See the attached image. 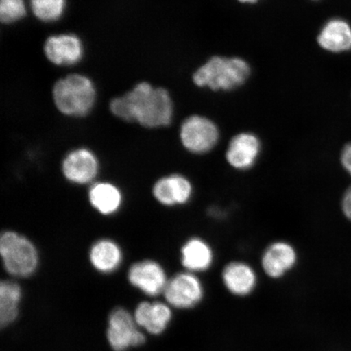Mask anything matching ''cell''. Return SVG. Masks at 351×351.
<instances>
[{"mask_svg": "<svg viewBox=\"0 0 351 351\" xmlns=\"http://www.w3.org/2000/svg\"><path fill=\"white\" fill-rule=\"evenodd\" d=\"M261 143L256 135L241 133L231 140L226 152V160L232 168L252 169L261 155Z\"/></svg>", "mask_w": 351, "mask_h": 351, "instance_id": "cell-12", "label": "cell"}, {"mask_svg": "<svg viewBox=\"0 0 351 351\" xmlns=\"http://www.w3.org/2000/svg\"><path fill=\"white\" fill-rule=\"evenodd\" d=\"M182 263L190 273H201L209 269L214 261V253L207 241L192 238L182 245Z\"/></svg>", "mask_w": 351, "mask_h": 351, "instance_id": "cell-16", "label": "cell"}, {"mask_svg": "<svg viewBox=\"0 0 351 351\" xmlns=\"http://www.w3.org/2000/svg\"><path fill=\"white\" fill-rule=\"evenodd\" d=\"M30 8L38 20L51 23L64 15L66 0H29Z\"/></svg>", "mask_w": 351, "mask_h": 351, "instance_id": "cell-21", "label": "cell"}, {"mask_svg": "<svg viewBox=\"0 0 351 351\" xmlns=\"http://www.w3.org/2000/svg\"><path fill=\"white\" fill-rule=\"evenodd\" d=\"M223 282L230 293L238 296L251 293L257 282L256 271L244 262H231L222 273Z\"/></svg>", "mask_w": 351, "mask_h": 351, "instance_id": "cell-14", "label": "cell"}, {"mask_svg": "<svg viewBox=\"0 0 351 351\" xmlns=\"http://www.w3.org/2000/svg\"><path fill=\"white\" fill-rule=\"evenodd\" d=\"M44 52L52 64L72 66L80 62L84 55V47L77 35L61 34L52 35L47 39Z\"/></svg>", "mask_w": 351, "mask_h": 351, "instance_id": "cell-10", "label": "cell"}, {"mask_svg": "<svg viewBox=\"0 0 351 351\" xmlns=\"http://www.w3.org/2000/svg\"><path fill=\"white\" fill-rule=\"evenodd\" d=\"M99 171V162L90 149L82 147L70 152L62 162V173L69 182L85 185L94 181Z\"/></svg>", "mask_w": 351, "mask_h": 351, "instance_id": "cell-8", "label": "cell"}, {"mask_svg": "<svg viewBox=\"0 0 351 351\" xmlns=\"http://www.w3.org/2000/svg\"><path fill=\"white\" fill-rule=\"evenodd\" d=\"M250 73V66L243 59L216 56L197 69L193 79L197 86L230 90L243 85Z\"/></svg>", "mask_w": 351, "mask_h": 351, "instance_id": "cell-3", "label": "cell"}, {"mask_svg": "<svg viewBox=\"0 0 351 351\" xmlns=\"http://www.w3.org/2000/svg\"><path fill=\"white\" fill-rule=\"evenodd\" d=\"M25 15V0H0V19L3 23H14Z\"/></svg>", "mask_w": 351, "mask_h": 351, "instance_id": "cell-22", "label": "cell"}, {"mask_svg": "<svg viewBox=\"0 0 351 351\" xmlns=\"http://www.w3.org/2000/svg\"><path fill=\"white\" fill-rule=\"evenodd\" d=\"M22 298L20 285L11 280H3L0 284V323L7 327L15 322L19 315Z\"/></svg>", "mask_w": 351, "mask_h": 351, "instance_id": "cell-20", "label": "cell"}, {"mask_svg": "<svg viewBox=\"0 0 351 351\" xmlns=\"http://www.w3.org/2000/svg\"><path fill=\"white\" fill-rule=\"evenodd\" d=\"M128 280L133 287L148 296H157L165 292L169 280L164 267L156 261L147 260L130 267Z\"/></svg>", "mask_w": 351, "mask_h": 351, "instance_id": "cell-9", "label": "cell"}, {"mask_svg": "<svg viewBox=\"0 0 351 351\" xmlns=\"http://www.w3.org/2000/svg\"><path fill=\"white\" fill-rule=\"evenodd\" d=\"M241 3H254L258 1V0H239Z\"/></svg>", "mask_w": 351, "mask_h": 351, "instance_id": "cell-25", "label": "cell"}, {"mask_svg": "<svg viewBox=\"0 0 351 351\" xmlns=\"http://www.w3.org/2000/svg\"><path fill=\"white\" fill-rule=\"evenodd\" d=\"M110 109L125 121H137L146 128L169 125L173 117V104L168 90L141 82L124 95L113 99Z\"/></svg>", "mask_w": 351, "mask_h": 351, "instance_id": "cell-1", "label": "cell"}, {"mask_svg": "<svg viewBox=\"0 0 351 351\" xmlns=\"http://www.w3.org/2000/svg\"><path fill=\"white\" fill-rule=\"evenodd\" d=\"M56 107L65 116L81 117L89 114L96 99L94 83L82 74L61 78L53 87Z\"/></svg>", "mask_w": 351, "mask_h": 351, "instance_id": "cell-2", "label": "cell"}, {"mask_svg": "<svg viewBox=\"0 0 351 351\" xmlns=\"http://www.w3.org/2000/svg\"><path fill=\"white\" fill-rule=\"evenodd\" d=\"M341 164L351 175V143L346 145L341 156Z\"/></svg>", "mask_w": 351, "mask_h": 351, "instance_id": "cell-23", "label": "cell"}, {"mask_svg": "<svg viewBox=\"0 0 351 351\" xmlns=\"http://www.w3.org/2000/svg\"><path fill=\"white\" fill-rule=\"evenodd\" d=\"M342 210H343L346 217L351 221V188L349 189L342 200Z\"/></svg>", "mask_w": 351, "mask_h": 351, "instance_id": "cell-24", "label": "cell"}, {"mask_svg": "<svg viewBox=\"0 0 351 351\" xmlns=\"http://www.w3.org/2000/svg\"><path fill=\"white\" fill-rule=\"evenodd\" d=\"M320 47L324 50L344 52L351 49V27L344 20L332 19L320 30L318 37Z\"/></svg>", "mask_w": 351, "mask_h": 351, "instance_id": "cell-18", "label": "cell"}, {"mask_svg": "<svg viewBox=\"0 0 351 351\" xmlns=\"http://www.w3.org/2000/svg\"><path fill=\"white\" fill-rule=\"evenodd\" d=\"M217 126L208 118L192 116L182 123L180 138L187 151L201 155L212 151L218 143Z\"/></svg>", "mask_w": 351, "mask_h": 351, "instance_id": "cell-5", "label": "cell"}, {"mask_svg": "<svg viewBox=\"0 0 351 351\" xmlns=\"http://www.w3.org/2000/svg\"><path fill=\"white\" fill-rule=\"evenodd\" d=\"M88 197L92 207L104 216L116 214L123 203L122 192L111 182L94 184L90 189Z\"/></svg>", "mask_w": 351, "mask_h": 351, "instance_id": "cell-19", "label": "cell"}, {"mask_svg": "<svg viewBox=\"0 0 351 351\" xmlns=\"http://www.w3.org/2000/svg\"><path fill=\"white\" fill-rule=\"evenodd\" d=\"M0 256L4 269L15 278H25L37 271L38 252L34 244L15 231L3 232L0 238Z\"/></svg>", "mask_w": 351, "mask_h": 351, "instance_id": "cell-4", "label": "cell"}, {"mask_svg": "<svg viewBox=\"0 0 351 351\" xmlns=\"http://www.w3.org/2000/svg\"><path fill=\"white\" fill-rule=\"evenodd\" d=\"M164 293L171 306L188 309L199 304L204 296V287L195 274L186 271L169 280Z\"/></svg>", "mask_w": 351, "mask_h": 351, "instance_id": "cell-7", "label": "cell"}, {"mask_svg": "<svg viewBox=\"0 0 351 351\" xmlns=\"http://www.w3.org/2000/svg\"><path fill=\"white\" fill-rule=\"evenodd\" d=\"M152 193L160 204L173 207L186 204L191 200L193 186L185 176L171 174L158 180L152 188Z\"/></svg>", "mask_w": 351, "mask_h": 351, "instance_id": "cell-11", "label": "cell"}, {"mask_svg": "<svg viewBox=\"0 0 351 351\" xmlns=\"http://www.w3.org/2000/svg\"><path fill=\"white\" fill-rule=\"evenodd\" d=\"M134 319L138 326L156 335L163 332L168 327L172 319V311L162 302H143L136 308Z\"/></svg>", "mask_w": 351, "mask_h": 351, "instance_id": "cell-15", "label": "cell"}, {"mask_svg": "<svg viewBox=\"0 0 351 351\" xmlns=\"http://www.w3.org/2000/svg\"><path fill=\"white\" fill-rule=\"evenodd\" d=\"M296 250L287 241H276L267 247L262 256V267L271 278H282L295 266Z\"/></svg>", "mask_w": 351, "mask_h": 351, "instance_id": "cell-13", "label": "cell"}, {"mask_svg": "<svg viewBox=\"0 0 351 351\" xmlns=\"http://www.w3.org/2000/svg\"><path fill=\"white\" fill-rule=\"evenodd\" d=\"M135 319L128 311L123 308L114 310L110 315L108 340L115 351H126L130 348L141 346L146 337L136 326Z\"/></svg>", "mask_w": 351, "mask_h": 351, "instance_id": "cell-6", "label": "cell"}, {"mask_svg": "<svg viewBox=\"0 0 351 351\" xmlns=\"http://www.w3.org/2000/svg\"><path fill=\"white\" fill-rule=\"evenodd\" d=\"M89 258L95 270L101 274H112L121 266L123 252L116 241L104 239L92 245Z\"/></svg>", "mask_w": 351, "mask_h": 351, "instance_id": "cell-17", "label": "cell"}]
</instances>
